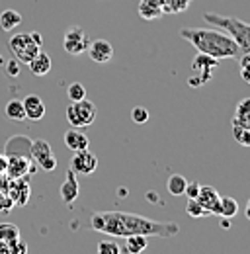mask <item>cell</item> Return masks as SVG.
Segmentation results:
<instances>
[{"instance_id": "obj_1", "label": "cell", "mask_w": 250, "mask_h": 254, "mask_svg": "<svg viewBox=\"0 0 250 254\" xmlns=\"http://www.w3.org/2000/svg\"><path fill=\"white\" fill-rule=\"evenodd\" d=\"M94 231L110 235V237H131V235H143V237H160V239H172L178 235L180 225L172 221H155L143 215L127 213V211H104L94 213L90 219Z\"/></svg>"}, {"instance_id": "obj_2", "label": "cell", "mask_w": 250, "mask_h": 254, "mask_svg": "<svg viewBox=\"0 0 250 254\" xmlns=\"http://www.w3.org/2000/svg\"><path fill=\"white\" fill-rule=\"evenodd\" d=\"M180 35L197 49V53L209 55L217 61L237 59L243 55L239 45L233 41V37L221 30H207V28H188L186 30L184 28L180 30Z\"/></svg>"}, {"instance_id": "obj_3", "label": "cell", "mask_w": 250, "mask_h": 254, "mask_svg": "<svg viewBox=\"0 0 250 254\" xmlns=\"http://www.w3.org/2000/svg\"><path fill=\"white\" fill-rule=\"evenodd\" d=\"M203 20L207 24H213L217 30L225 32L227 35H231L233 41L239 45L241 53L250 55V24L239 20V18H233V16H221V14H213V12L203 14Z\"/></svg>"}, {"instance_id": "obj_4", "label": "cell", "mask_w": 250, "mask_h": 254, "mask_svg": "<svg viewBox=\"0 0 250 254\" xmlns=\"http://www.w3.org/2000/svg\"><path fill=\"white\" fill-rule=\"evenodd\" d=\"M96 116H98V110H96L94 102L86 100V98L78 100V102H70L66 108V122L76 129L92 126Z\"/></svg>"}, {"instance_id": "obj_5", "label": "cell", "mask_w": 250, "mask_h": 254, "mask_svg": "<svg viewBox=\"0 0 250 254\" xmlns=\"http://www.w3.org/2000/svg\"><path fill=\"white\" fill-rule=\"evenodd\" d=\"M8 49L12 51L14 59H18L20 63H30L31 59L39 53V45L31 39L30 33H14L10 39H8Z\"/></svg>"}, {"instance_id": "obj_6", "label": "cell", "mask_w": 250, "mask_h": 254, "mask_svg": "<svg viewBox=\"0 0 250 254\" xmlns=\"http://www.w3.org/2000/svg\"><path fill=\"white\" fill-rule=\"evenodd\" d=\"M217 64H219L217 59L199 53V55L193 59V63H191V68L195 70V74H191V76L188 78V86H191V88H199V86H203L205 82H209Z\"/></svg>"}, {"instance_id": "obj_7", "label": "cell", "mask_w": 250, "mask_h": 254, "mask_svg": "<svg viewBox=\"0 0 250 254\" xmlns=\"http://www.w3.org/2000/svg\"><path fill=\"white\" fill-rule=\"evenodd\" d=\"M88 45H90V37L88 33L84 32L82 28L78 26H72L70 30H66L64 37H62V47L68 55H82L88 51Z\"/></svg>"}, {"instance_id": "obj_8", "label": "cell", "mask_w": 250, "mask_h": 254, "mask_svg": "<svg viewBox=\"0 0 250 254\" xmlns=\"http://www.w3.org/2000/svg\"><path fill=\"white\" fill-rule=\"evenodd\" d=\"M8 157V178H26V176H31L37 166L31 164V157H26L22 153H10L6 155Z\"/></svg>"}, {"instance_id": "obj_9", "label": "cell", "mask_w": 250, "mask_h": 254, "mask_svg": "<svg viewBox=\"0 0 250 254\" xmlns=\"http://www.w3.org/2000/svg\"><path fill=\"white\" fill-rule=\"evenodd\" d=\"M28 180H30V176H26V178H8L6 193L10 195L14 205H18V207H24L30 201L31 186Z\"/></svg>"}, {"instance_id": "obj_10", "label": "cell", "mask_w": 250, "mask_h": 254, "mask_svg": "<svg viewBox=\"0 0 250 254\" xmlns=\"http://www.w3.org/2000/svg\"><path fill=\"white\" fill-rule=\"evenodd\" d=\"M96 168H98V157L88 149L76 151L74 157L70 159V170L74 174H92Z\"/></svg>"}, {"instance_id": "obj_11", "label": "cell", "mask_w": 250, "mask_h": 254, "mask_svg": "<svg viewBox=\"0 0 250 254\" xmlns=\"http://www.w3.org/2000/svg\"><path fill=\"white\" fill-rule=\"evenodd\" d=\"M88 57L92 59L94 63H108L114 57V47L106 39L90 41V45H88Z\"/></svg>"}, {"instance_id": "obj_12", "label": "cell", "mask_w": 250, "mask_h": 254, "mask_svg": "<svg viewBox=\"0 0 250 254\" xmlns=\"http://www.w3.org/2000/svg\"><path fill=\"white\" fill-rule=\"evenodd\" d=\"M211 215H219V203H221V195L213 186H201L199 193L195 197Z\"/></svg>"}, {"instance_id": "obj_13", "label": "cell", "mask_w": 250, "mask_h": 254, "mask_svg": "<svg viewBox=\"0 0 250 254\" xmlns=\"http://www.w3.org/2000/svg\"><path fill=\"white\" fill-rule=\"evenodd\" d=\"M22 104H24V110H26V120H30V122H39V120L45 118V104H43V100H41L39 96H35V94L26 96V98L22 100Z\"/></svg>"}, {"instance_id": "obj_14", "label": "cell", "mask_w": 250, "mask_h": 254, "mask_svg": "<svg viewBox=\"0 0 250 254\" xmlns=\"http://www.w3.org/2000/svg\"><path fill=\"white\" fill-rule=\"evenodd\" d=\"M78 193H80V186H78L76 174L68 168V170H66V176H64V182L61 184V199L66 205H70V203L78 197Z\"/></svg>"}, {"instance_id": "obj_15", "label": "cell", "mask_w": 250, "mask_h": 254, "mask_svg": "<svg viewBox=\"0 0 250 254\" xmlns=\"http://www.w3.org/2000/svg\"><path fill=\"white\" fill-rule=\"evenodd\" d=\"M64 145H66V149H70L72 153H76V151H84V149H88L90 141H88L86 133H82L80 129L72 127V129H68V131L64 133Z\"/></svg>"}, {"instance_id": "obj_16", "label": "cell", "mask_w": 250, "mask_h": 254, "mask_svg": "<svg viewBox=\"0 0 250 254\" xmlns=\"http://www.w3.org/2000/svg\"><path fill=\"white\" fill-rule=\"evenodd\" d=\"M233 126L250 129V98H245L239 102L233 114Z\"/></svg>"}, {"instance_id": "obj_17", "label": "cell", "mask_w": 250, "mask_h": 254, "mask_svg": "<svg viewBox=\"0 0 250 254\" xmlns=\"http://www.w3.org/2000/svg\"><path fill=\"white\" fill-rule=\"evenodd\" d=\"M30 157L39 164L41 160L53 157V149L45 139H35L30 143Z\"/></svg>"}, {"instance_id": "obj_18", "label": "cell", "mask_w": 250, "mask_h": 254, "mask_svg": "<svg viewBox=\"0 0 250 254\" xmlns=\"http://www.w3.org/2000/svg\"><path fill=\"white\" fill-rule=\"evenodd\" d=\"M28 64H30V70L35 76H45V74L51 70V57H49L45 51L39 49V53H37Z\"/></svg>"}, {"instance_id": "obj_19", "label": "cell", "mask_w": 250, "mask_h": 254, "mask_svg": "<svg viewBox=\"0 0 250 254\" xmlns=\"http://www.w3.org/2000/svg\"><path fill=\"white\" fill-rule=\"evenodd\" d=\"M20 24H22V14H20L18 10L8 8V10H4V12L0 14V30H2V32H12V30H16Z\"/></svg>"}, {"instance_id": "obj_20", "label": "cell", "mask_w": 250, "mask_h": 254, "mask_svg": "<svg viewBox=\"0 0 250 254\" xmlns=\"http://www.w3.org/2000/svg\"><path fill=\"white\" fill-rule=\"evenodd\" d=\"M147 247H149V241L143 235L125 237V253L127 254H141L147 251Z\"/></svg>"}, {"instance_id": "obj_21", "label": "cell", "mask_w": 250, "mask_h": 254, "mask_svg": "<svg viewBox=\"0 0 250 254\" xmlns=\"http://www.w3.org/2000/svg\"><path fill=\"white\" fill-rule=\"evenodd\" d=\"M4 114L12 122H26V110H24L22 100H10L4 108Z\"/></svg>"}, {"instance_id": "obj_22", "label": "cell", "mask_w": 250, "mask_h": 254, "mask_svg": "<svg viewBox=\"0 0 250 254\" xmlns=\"http://www.w3.org/2000/svg\"><path fill=\"white\" fill-rule=\"evenodd\" d=\"M239 213V203L235 197L229 195H221V203H219V217H235Z\"/></svg>"}, {"instance_id": "obj_23", "label": "cell", "mask_w": 250, "mask_h": 254, "mask_svg": "<svg viewBox=\"0 0 250 254\" xmlns=\"http://www.w3.org/2000/svg\"><path fill=\"white\" fill-rule=\"evenodd\" d=\"M186 184H188V180L182 174H172V176L168 178V182H166V188L170 191V195L180 197V195H184V191H186Z\"/></svg>"}, {"instance_id": "obj_24", "label": "cell", "mask_w": 250, "mask_h": 254, "mask_svg": "<svg viewBox=\"0 0 250 254\" xmlns=\"http://www.w3.org/2000/svg\"><path fill=\"white\" fill-rule=\"evenodd\" d=\"M189 6V0H162V14H182Z\"/></svg>"}, {"instance_id": "obj_25", "label": "cell", "mask_w": 250, "mask_h": 254, "mask_svg": "<svg viewBox=\"0 0 250 254\" xmlns=\"http://www.w3.org/2000/svg\"><path fill=\"white\" fill-rule=\"evenodd\" d=\"M20 237V227L14 223H0V241H14Z\"/></svg>"}, {"instance_id": "obj_26", "label": "cell", "mask_w": 250, "mask_h": 254, "mask_svg": "<svg viewBox=\"0 0 250 254\" xmlns=\"http://www.w3.org/2000/svg\"><path fill=\"white\" fill-rule=\"evenodd\" d=\"M139 16L143 20H156V18H160L164 14H162V8H158V6H151V4L139 2Z\"/></svg>"}, {"instance_id": "obj_27", "label": "cell", "mask_w": 250, "mask_h": 254, "mask_svg": "<svg viewBox=\"0 0 250 254\" xmlns=\"http://www.w3.org/2000/svg\"><path fill=\"white\" fill-rule=\"evenodd\" d=\"M186 213L189 217H193V219H199V217H207V215H211L197 199H188V205H186Z\"/></svg>"}, {"instance_id": "obj_28", "label": "cell", "mask_w": 250, "mask_h": 254, "mask_svg": "<svg viewBox=\"0 0 250 254\" xmlns=\"http://www.w3.org/2000/svg\"><path fill=\"white\" fill-rule=\"evenodd\" d=\"M96 254H122V247L112 239H104L98 243Z\"/></svg>"}, {"instance_id": "obj_29", "label": "cell", "mask_w": 250, "mask_h": 254, "mask_svg": "<svg viewBox=\"0 0 250 254\" xmlns=\"http://www.w3.org/2000/svg\"><path fill=\"white\" fill-rule=\"evenodd\" d=\"M66 96H68L70 102L84 100V98H86V88H84L80 82H72V84H68V88H66Z\"/></svg>"}, {"instance_id": "obj_30", "label": "cell", "mask_w": 250, "mask_h": 254, "mask_svg": "<svg viewBox=\"0 0 250 254\" xmlns=\"http://www.w3.org/2000/svg\"><path fill=\"white\" fill-rule=\"evenodd\" d=\"M233 137H235V141H237L239 145H243V147H250V129L233 126Z\"/></svg>"}, {"instance_id": "obj_31", "label": "cell", "mask_w": 250, "mask_h": 254, "mask_svg": "<svg viewBox=\"0 0 250 254\" xmlns=\"http://www.w3.org/2000/svg\"><path fill=\"white\" fill-rule=\"evenodd\" d=\"M131 120L135 122V124H147L149 122V110L147 108H143V106H135L133 110H131Z\"/></svg>"}, {"instance_id": "obj_32", "label": "cell", "mask_w": 250, "mask_h": 254, "mask_svg": "<svg viewBox=\"0 0 250 254\" xmlns=\"http://www.w3.org/2000/svg\"><path fill=\"white\" fill-rule=\"evenodd\" d=\"M8 249H10V254H28V245L22 241V237L10 241L8 243Z\"/></svg>"}, {"instance_id": "obj_33", "label": "cell", "mask_w": 250, "mask_h": 254, "mask_svg": "<svg viewBox=\"0 0 250 254\" xmlns=\"http://www.w3.org/2000/svg\"><path fill=\"white\" fill-rule=\"evenodd\" d=\"M239 64H241V76H243V80L250 84V55L243 53V55H241V61H239Z\"/></svg>"}, {"instance_id": "obj_34", "label": "cell", "mask_w": 250, "mask_h": 254, "mask_svg": "<svg viewBox=\"0 0 250 254\" xmlns=\"http://www.w3.org/2000/svg\"><path fill=\"white\" fill-rule=\"evenodd\" d=\"M14 209V201L10 199V195L6 191H0V215H6Z\"/></svg>"}, {"instance_id": "obj_35", "label": "cell", "mask_w": 250, "mask_h": 254, "mask_svg": "<svg viewBox=\"0 0 250 254\" xmlns=\"http://www.w3.org/2000/svg\"><path fill=\"white\" fill-rule=\"evenodd\" d=\"M4 68H6V74H8L10 78L20 76V61H18V59H10L8 63H4Z\"/></svg>"}, {"instance_id": "obj_36", "label": "cell", "mask_w": 250, "mask_h": 254, "mask_svg": "<svg viewBox=\"0 0 250 254\" xmlns=\"http://www.w3.org/2000/svg\"><path fill=\"white\" fill-rule=\"evenodd\" d=\"M39 168L45 170V172H53V170L57 168V159H55V155L49 157V159L41 160V162H39Z\"/></svg>"}, {"instance_id": "obj_37", "label": "cell", "mask_w": 250, "mask_h": 254, "mask_svg": "<svg viewBox=\"0 0 250 254\" xmlns=\"http://www.w3.org/2000/svg\"><path fill=\"white\" fill-rule=\"evenodd\" d=\"M199 188H201V184H197V182H188L186 191H184V193H188V199H195L197 193H199Z\"/></svg>"}, {"instance_id": "obj_38", "label": "cell", "mask_w": 250, "mask_h": 254, "mask_svg": "<svg viewBox=\"0 0 250 254\" xmlns=\"http://www.w3.org/2000/svg\"><path fill=\"white\" fill-rule=\"evenodd\" d=\"M6 170H8V157L6 155H0V180H6L8 178Z\"/></svg>"}, {"instance_id": "obj_39", "label": "cell", "mask_w": 250, "mask_h": 254, "mask_svg": "<svg viewBox=\"0 0 250 254\" xmlns=\"http://www.w3.org/2000/svg\"><path fill=\"white\" fill-rule=\"evenodd\" d=\"M30 35H31V39H33V41H35V43H37V45H39V47H41V45H43V37H41V33H37V32H31Z\"/></svg>"}, {"instance_id": "obj_40", "label": "cell", "mask_w": 250, "mask_h": 254, "mask_svg": "<svg viewBox=\"0 0 250 254\" xmlns=\"http://www.w3.org/2000/svg\"><path fill=\"white\" fill-rule=\"evenodd\" d=\"M0 254H10V249H8L6 241H0Z\"/></svg>"}, {"instance_id": "obj_41", "label": "cell", "mask_w": 250, "mask_h": 254, "mask_svg": "<svg viewBox=\"0 0 250 254\" xmlns=\"http://www.w3.org/2000/svg\"><path fill=\"white\" fill-rule=\"evenodd\" d=\"M139 2H145V4H151V6H158V8H162V0H139Z\"/></svg>"}, {"instance_id": "obj_42", "label": "cell", "mask_w": 250, "mask_h": 254, "mask_svg": "<svg viewBox=\"0 0 250 254\" xmlns=\"http://www.w3.org/2000/svg\"><path fill=\"white\" fill-rule=\"evenodd\" d=\"M221 227L227 231V229H231V221H229V217H223V221H221Z\"/></svg>"}, {"instance_id": "obj_43", "label": "cell", "mask_w": 250, "mask_h": 254, "mask_svg": "<svg viewBox=\"0 0 250 254\" xmlns=\"http://www.w3.org/2000/svg\"><path fill=\"white\" fill-rule=\"evenodd\" d=\"M6 184H8V178L6 180H0V191H6Z\"/></svg>"}, {"instance_id": "obj_44", "label": "cell", "mask_w": 250, "mask_h": 254, "mask_svg": "<svg viewBox=\"0 0 250 254\" xmlns=\"http://www.w3.org/2000/svg\"><path fill=\"white\" fill-rule=\"evenodd\" d=\"M245 213H247V219L250 221V199H249V203H247V211H245Z\"/></svg>"}, {"instance_id": "obj_45", "label": "cell", "mask_w": 250, "mask_h": 254, "mask_svg": "<svg viewBox=\"0 0 250 254\" xmlns=\"http://www.w3.org/2000/svg\"><path fill=\"white\" fill-rule=\"evenodd\" d=\"M4 63H6V61H4V57L0 55V66H4Z\"/></svg>"}, {"instance_id": "obj_46", "label": "cell", "mask_w": 250, "mask_h": 254, "mask_svg": "<svg viewBox=\"0 0 250 254\" xmlns=\"http://www.w3.org/2000/svg\"><path fill=\"white\" fill-rule=\"evenodd\" d=\"M189 2H191V0H189Z\"/></svg>"}]
</instances>
